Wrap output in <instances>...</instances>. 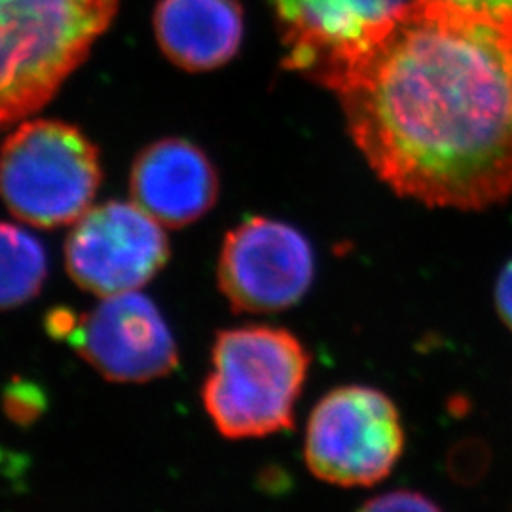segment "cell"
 Segmentation results:
<instances>
[{
	"instance_id": "1",
	"label": "cell",
	"mask_w": 512,
	"mask_h": 512,
	"mask_svg": "<svg viewBox=\"0 0 512 512\" xmlns=\"http://www.w3.org/2000/svg\"><path fill=\"white\" fill-rule=\"evenodd\" d=\"M334 93L399 196L475 211L512 196V29L416 0Z\"/></svg>"
},
{
	"instance_id": "10",
	"label": "cell",
	"mask_w": 512,
	"mask_h": 512,
	"mask_svg": "<svg viewBox=\"0 0 512 512\" xmlns=\"http://www.w3.org/2000/svg\"><path fill=\"white\" fill-rule=\"evenodd\" d=\"M131 200L167 228L203 219L219 198V173L192 141L165 137L143 148L129 175Z\"/></svg>"
},
{
	"instance_id": "11",
	"label": "cell",
	"mask_w": 512,
	"mask_h": 512,
	"mask_svg": "<svg viewBox=\"0 0 512 512\" xmlns=\"http://www.w3.org/2000/svg\"><path fill=\"white\" fill-rule=\"evenodd\" d=\"M154 35L162 54L186 73H209L230 63L243 40L239 0H158Z\"/></svg>"
},
{
	"instance_id": "2",
	"label": "cell",
	"mask_w": 512,
	"mask_h": 512,
	"mask_svg": "<svg viewBox=\"0 0 512 512\" xmlns=\"http://www.w3.org/2000/svg\"><path fill=\"white\" fill-rule=\"evenodd\" d=\"M116 12L118 0H0V129L54 99Z\"/></svg>"
},
{
	"instance_id": "13",
	"label": "cell",
	"mask_w": 512,
	"mask_h": 512,
	"mask_svg": "<svg viewBox=\"0 0 512 512\" xmlns=\"http://www.w3.org/2000/svg\"><path fill=\"white\" fill-rule=\"evenodd\" d=\"M465 18L512 29V0H423Z\"/></svg>"
},
{
	"instance_id": "15",
	"label": "cell",
	"mask_w": 512,
	"mask_h": 512,
	"mask_svg": "<svg viewBox=\"0 0 512 512\" xmlns=\"http://www.w3.org/2000/svg\"><path fill=\"white\" fill-rule=\"evenodd\" d=\"M495 308L505 323L507 329L512 330V260L499 274L495 285Z\"/></svg>"
},
{
	"instance_id": "8",
	"label": "cell",
	"mask_w": 512,
	"mask_h": 512,
	"mask_svg": "<svg viewBox=\"0 0 512 512\" xmlns=\"http://www.w3.org/2000/svg\"><path fill=\"white\" fill-rule=\"evenodd\" d=\"M169 255L164 226L135 202L92 205L65 241L71 279L101 298L139 291L164 270Z\"/></svg>"
},
{
	"instance_id": "6",
	"label": "cell",
	"mask_w": 512,
	"mask_h": 512,
	"mask_svg": "<svg viewBox=\"0 0 512 512\" xmlns=\"http://www.w3.org/2000/svg\"><path fill=\"white\" fill-rule=\"evenodd\" d=\"M404 429L395 403L374 387L344 385L311 412L304 458L311 475L342 488L382 482L403 456Z\"/></svg>"
},
{
	"instance_id": "4",
	"label": "cell",
	"mask_w": 512,
	"mask_h": 512,
	"mask_svg": "<svg viewBox=\"0 0 512 512\" xmlns=\"http://www.w3.org/2000/svg\"><path fill=\"white\" fill-rule=\"evenodd\" d=\"M103 179L99 150L61 120H23L0 147V200L37 228L74 224Z\"/></svg>"
},
{
	"instance_id": "9",
	"label": "cell",
	"mask_w": 512,
	"mask_h": 512,
	"mask_svg": "<svg viewBox=\"0 0 512 512\" xmlns=\"http://www.w3.org/2000/svg\"><path fill=\"white\" fill-rule=\"evenodd\" d=\"M313 275V247L287 222L249 217L222 241L217 281L220 293L238 313L293 308L310 291Z\"/></svg>"
},
{
	"instance_id": "12",
	"label": "cell",
	"mask_w": 512,
	"mask_h": 512,
	"mask_svg": "<svg viewBox=\"0 0 512 512\" xmlns=\"http://www.w3.org/2000/svg\"><path fill=\"white\" fill-rule=\"evenodd\" d=\"M48 277V256L29 230L0 222V311L16 310L37 298Z\"/></svg>"
},
{
	"instance_id": "7",
	"label": "cell",
	"mask_w": 512,
	"mask_h": 512,
	"mask_svg": "<svg viewBox=\"0 0 512 512\" xmlns=\"http://www.w3.org/2000/svg\"><path fill=\"white\" fill-rule=\"evenodd\" d=\"M46 329L110 382L143 384L169 376L179 365L162 311L139 291L107 296L88 313L52 310Z\"/></svg>"
},
{
	"instance_id": "5",
	"label": "cell",
	"mask_w": 512,
	"mask_h": 512,
	"mask_svg": "<svg viewBox=\"0 0 512 512\" xmlns=\"http://www.w3.org/2000/svg\"><path fill=\"white\" fill-rule=\"evenodd\" d=\"M283 67L336 92L399 27L416 0H270Z\"/></svg>"
},
{
	"instance_id": "14",
	"label": "cell",
	"mask_w": 512,
	"mask_h": 512,
	"mask_svg": "<svg viewBox=\"0 0 512 512\" xmlns=\"http://www.w3.org/2000/svg\"><path fill=\"white\" fill-rule=\"evenodd\" d=\"M359 512H442L439 505L418 492H389L370 499Z\"/></svg>"
},
{
	"instance_id": "3",
	"label": "cell",
	"mask_w": 512,
	"mask_h": 512,
	"mask_svg": "<svg viewBox=\"0 0 512 512\" xmlns=\"http://www.w3.org/2000/svg\"><path fill=\"white\" fill-rule=\"evenodd\" d=\"M308 370L310 355L289 330L268 325L220 330L203 382V408L226 439L289 431Z\"/></svg>"
}]
</instances>
